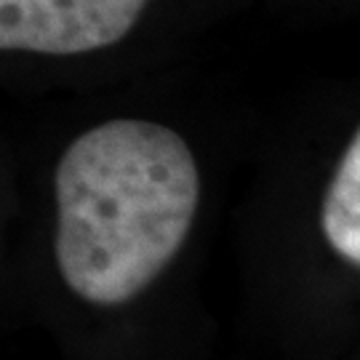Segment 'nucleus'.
Returning <instances> with one entry per match:
<instances>
[{"instance_id":"obj_1","label":"nucleus","mask_w":360,"mask_h":360,"mask_svg":"<svg viewBox=\"0 0 360 360\" xmlns=\"http://www.w3.org/2000/svg\"><path fill=\"white\" fill-rule=\"evenodd\" d=\"M200 203V174L179 134L110 120L80 134L56 168V262L91 304H123L179 254Z\"/></svg>"},{"instance_id":"obj_2","label":"nucleus","mask_w":360,"mask_h":360,"mask_svg":"<svg viewBox=\"0 0 360 360\" xmlns=\"http://www.w3.org/2000/svg\"><path fill=\"white\" fill-rule=\"evenodd\" d=\"M147 0H0V51L75 56L115 46Z\"/></svg>"},{"instance_id":"obj_3","label":"nucleus","mask_w":360,"mask_h":360,"mask_svg":"<svg viewBox=\"0 0 360 360\" xmlns=\"http://www.w3.org/2000/svg\"><path fill=\"white\" fill-rule=\"evenodd\" d=\"M321 221L336 254L360 264V134L352 136L326 190Z\"/></svg>"}]
</instances>
